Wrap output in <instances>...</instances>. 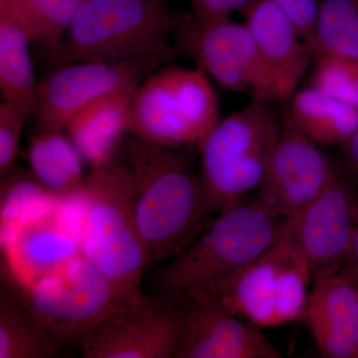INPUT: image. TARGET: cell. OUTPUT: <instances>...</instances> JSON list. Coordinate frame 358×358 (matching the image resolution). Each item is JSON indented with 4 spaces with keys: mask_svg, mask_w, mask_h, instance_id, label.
I'll return each instance as SVG.
<instances>
[{
    "mask_svg": "<svg viewBox=\"0 0 358 358\" xmlns=\"http://www.w3.org/2000/svg\"><path fill=\"white\" fill-rule=\"evenodd\" d=\"M173 148L136 136L127 147L136 222L150 263L178 256L214 216L199 174Z\"/></svg>",
    "mask_w": 358,
    "mask_h": 358,
    "instance_id": "obj_1",
    "label": "cell"
},
{
    "mask_svg": "<svg viewBox=\"0 0 358 358\" xmlns=\"http://www.w3.org/2000/svg\"><path fill=\"white\" fill-rule=\"evenodd\" d=\"M182 20L164 0H83L50 55L59 65L166 63L176 55L169 39Z\"/></svg>",
    "mask_w": 358,
    "mask_h": 358,
    "instance_id": "obj_2",
    "label": "cell"
},
{
    "mask_svg": "<svg viewBox=\"0 0 358 358\" xmlns=\"http://www.w3.org/2000/svg\"><path fill=\"white\" fill-rule=\"evenodd\" d=\"M287 219L271 213L257 197L223 209L160 271L159 296L180 303L201 294L274 246L282 236Z\"/></svg>",
    "mask_w": 358,
    "mask_h": 358,
    "instance_id": "obj_3",
    "label": "cell"
},
{
    "mask_svg": "<svg viewBox=\"0 0 358 358\" xmlns=\"http://www.w3.org/2000/svg\"><path fill=\"white\" fill-rule=\"evenodd\" d=\"M85 207L80 223L82 255L117 286L141 293L150 253L136 216V193L127 166L114 162L85 178Z\"/></svg>",
    "mask_w": 358,
    "mask_h": 358,
    "instance_id": "obj_4",
    "label": "cell"
},
{
    "mask_svg": "<svg viewBox=\"0 0 358 358\" xmlns=\"http://www.w3.org/2000/svg\"><path fill=\"white\" fill-rule=\"evenodd\" d=\"M275 103L253 99L220 120L200 143L199 178L213 215L262 182L284 124Z\"/></svg>",
    "mask_w": 358,
    "mask_h": 358,
    "instance_id": "obj_5",
    "label": "cell"
},
{
    "mask_svg": "<svg viewBox=\"0 0 358 358\" xmlns=\"http://www.w3.org/2000/svg\"><path fill=\"white\" fill-rule=\"evenodd\" d=\"M219 121L217 95L203 71L166 67L134 91L128 133L162 147L199 145Z\"/></svg>",
    "mask_w": 358,
    "mask_h": 358,
    "instance_id": "obj_6",
    "label": "cell"
},
{
    "mask_svg": "<svg viewBox=\"0 0 358 358\" xmlns=\"http://www.w3.org/2000/svg\"><path fill=\"white\" fill-rule=\"evenodd\" d=\"M310 282L308 266L282 236L262 256L195 296L260 327H275L303 319Z\"/></svg>",
    "mask_w": 358,
    "mask_h": 358,
    "instance_id": "obj_7",
    "label": "cell"
},
{
    "mask_svg": "<svg viewBox=\"0 0 358 358\" xmlns=\"http://www.w3.org/2000/svg\"><path fill=\"white\" fill-rule=\"evenodd\" d=\"M21 289V301L57 350L147 296L117 286L83 255L32 288Z\"/></svg>",
    "mask_w": 358,
    "mask_h": 358,
    "instance_id": "obj_8",
    "label": "cell"
},
{
    "mask_svg": "<svg viewBox=\"0 0 358 358\" xmlns=\"http://www.w3.org/2000/svg\"><path fill=\"white\" fill-rule=\"evenodd\" d=\"M179 50L222 88L277 103L274 83L246 23L227 17L183 20Z\"/></svg>",
    "mask_w": 358,
    "mask_h": 358,
    "instance_id": "obj_9",
    "label": "cell"
},
{
    "mask_svg": "<svg viewBox=\"0 0 358 358\" xmlns=\"http://www.w3.org/2000/svg\"><path fill=\"white\" fill-rule=\"evenodd\" d=\"M164 63L138 59L60 65L38 84L39 131H62L85 108L105 96L136 88Z\"/></svg>",
    "mask_w": 358,
    "mask_h": 358,
    "instance_id": "obj_10",
    "label": "cell"
},
{
    "mask_svg": "<svg viewBox=\"0 0 358 358\" xmlns=\"http://www.w3.org/2000/svg\"><path fill=\"white\" fill-rule=\"evenodd\" d=\"M355 229L352 195L336 173L317 199L289 216L282 237L308 266L313 282L345 267Z\"/></svg>",
    "mask_w": 358,
    "mask_h": 358,
    "instance_id": "obj_11",
    "label": "cell"
},
{
    "mask_svg": "<svg viewBox=\"0 0 358 358\" xmlns=\"http://www.w3.org/2000/svg\"><path fill=\"white\" fill-rule=\"evenodd\" d=\"M282 115L281 138L257 199L271 213L289 217L317 199L336 171L317 143L294 124L285 106Z\"/></svg>",
    "mask_w": 358,
    "mask_h": 358,
    "instance_id": "obj_12",
    "label": "cell"
},
{
    "mask_svg": "<svg viewBox=\"0 0 358 358\" xmlns=\"http://www.w3.org/2000/svg\"><path fill=\"white\" fill-rule=\"evenodd\" d=\"M86 358H176L178 305L148 298L101 322L77 341Z\"/></svg>",
    "mask_w": 358,
    "mask_h": 358,
    "instance_id": "obj_13",
    "label": "cell"
},
{
    "mask_svg": "<svg viewBox=\"0 0 358 358\" xmlns=\"http://www.w3.org/2000/svg\"><path fill=\"white\" fill-rule=\"evenodd\" d=\"M178 305L176 358H279L281 353L260 327L194 296Z\"/></svg>",
    "mask_w": 358,
    "mask_h": 358,
    "instance_id": "obj_14",
    "label": "cell"
},
{
    "mask_svg": "<svg viewBox=\"0 0 358 358\" xmlns=\"http://www.w3.org/2000/svg\"><path fill=\"white\" fill-rule=\"evenodd\" d=\"M58 206L23 221L1 239L6 263L21 289L56 274L82 255L80 231Z\"/></svg>",
    "mask_w": 358,
    "mask_h": 358,
    "instance_id": "obj_15",
    "label": "cell"
},
{
    "mask_svg": "<svg viewBox=\"0 0 358 358\" xmlns=\"http://www.w3.org/2000/svg\"><path fill=\"white\" fill-rule=\"evenodd\" d=\"M303 319L322 357L358 358V275L343 268L313 282Z\"/></svg>",
    "mask_w": 358,
    "mask_h": 358,
    "instance_id": "obj_16",
    "label": "cell"
},
{
    "mask_svg": "<svg viewBox=\"0 0 358 358\" xmlns=\"http://www.w3.org/2000/svg\"><path fill=\"white\" fill-rule=\"evenodd\" d=\"M241 13L272 78L277 102L289 103L313 62L312 52L293 21L270 0H253Z\"/></svg>",
    "mask_w": 358,
    "mask_h": 358,
    "instance_id": "obj_17",
    "label": "cell"
},
{
    "mask_svg": "<svg viewBox=\"0 0 358 358\" xmlns=\"http://www.w3.org/2000/svg\"><path fill=\"white\" fill-rule=\"evenodd\" d=\"M136 88L96 101L78 113L66 127L85 162L93 169L113 162L115 148L128 131L129 109Z\"/></svg>",
    "mask_w": 358,
    "mask_h": 358,
    "instance_id": "obj_18",
    "label": "cell"
},
{
    "mask_svg": "<svg viewBox=\"0 0 358 358\" xmlns=\"http://www.w3.org/2000/svg\"><path fill=\"white\" fill-rule=\"evenodd\" d=\"M83 160L70 136L62 131H40L28 148L33 176L63 199L83 192Z\"/></svg>",
    "mask_w": 358,
    "mask_h": 358,
    "instance_id": "obj_19",
    "label": "cell"
},
{
    "mask_svg": "<svg viewBox=\"0 0 358 358\" xmlns=\"http://www.w3.org/2000/svg\"><path fill=\"white\" fill-rule=\"evenodd\" d=\"M291 119L319 145L345 143L358 129V107L341 102L308 86L282 103Z\"/></svg>",
    "mask_w": 358,
    "mask_h": 358,
    "instance_id": "obj_20",
    "label": "cell"
},
{
    "mask_svg": "<svg viewBox=\"0 0 358 358\" xmlns=\"http://www.w3.org/2000/svg\"><path fill=\"white\" fill-rule=\"evenodd\" d=\"M32 43L20 26L0 17V93L9 103L30 119L38 109V84L29 45Z\"/></svg>",
    "mask_w": 358,
    "mask_h": 358,
    "instance_id": "obj_21",
    "label": "cell"
},
{
    "mask_svg": "<svg viewBox=\"0 0 358 358\" xmlns=\"http://www.w3.org/2000/svg\"><path fill=\"white\" fill-rule=\"evenodd\" d=\"M83 0H0V17L20 26L32 43L54 50Z\"/></svg>",
    "mask_w": 358,
    "mask_h": 358,
    "instance_id": "obj_22",
    "label": "cell"
},
{
    "mask_svg": "<svg viewBox=\"0 0 358 358\" xmlns=\"http://www.w3.org/2000/svg\"><path fill=\"white\" fill-rule=\"evenodd\" d=\"M57 352L41 322L23 301L1 292L0 358H48Z\"/></svg>",
    "mask_w": 358,
    "mask_h": 358,
    "instance_id": "obj_23",
    "label": "cell"
},
{
    "mask_svg": "<svg viewBox=\"0 0 358 358\" xmlns=\"http://www.w3.org/2000/svg\"><path fill=\"white\" fill-rule=\"evenodd\" d=\"M308 48L313 58L338 55L358 60V0H320Z\"/></svg>",
    "mask_w": 358,
    "mask_h": 358,
    "instance_id": "obj_24",
    "label": "cell"
},
{
    "mask_svg": "<svg viewBox=\"0 0 358 358\" xmlns=\"http://www.w3.org/2000/svg\"><path fill=\"white\" fill-rule=\"evenodd\" d=\"M34 176H16L2 185L0 204V239L23 221L50 210L62 202Z\"/></svg>",
    "mask_w": 358,
    "mask_h": 358,
    "instance_id": "obj_25",
    "label": "cell"
},
{
    "mask_svg": "<svg viewBox=\"0 0 358 358\" xmlns=\"http://www.w3.org/2000/svg\"><path fill=\"white\" fill-rule=\"evenodd\" d=\"M310 86L341 102L358 107V60L338 55L313 58Z\"/></svg>",
    "mask_w": 358,
    "mask_h": 358,
    "instance_id": "obj_26",
    "label": "cell"
},
{
    "mask_svg": "<svg viewBox=\"0 0 358 358\" xmlns=\"http://www.w3.org/2000/svg\"><path fill=\"white\" fill-rule=\"evenodd\" d=\"M28 117L9 103L0 105V176L3 179L13 169L21 134Z\"/></svg>",
    "mask_w": 358,
    "mask_h": 358,
    "instance_id": "obj_27",
    "label": "cell"
},
{
    "mask_svg": "<svg viewBox=\"0 0 358 358\" xmlns=\"http://www.w3.org/2000/svg\"><path fill=\"white\" fill-rule=\"evenodd\" d=\"M293 21L301 38L308 46L312 42L320 0H270Z\"/></svg>",
    "mask_w": 358,
    "mask_h": 358,
    "instance_id": "obj_28",
    "label": "cell"
},
{
    "mask_svg": "<svg viewBox=\"0 0 358 358\" xmlns=\"http://www.w3.org/2000/svg\"><path fill=\"white\" fill-rule=\"evenodd\" d=\"M193 17L213 20L227 17L232 13L230 0H192Z\"/></svg>",
    "mask_w": 358,
    "mask_h": 358,
    "instance_id": "obj_29",
    "label": "cell"
},
{
    "mask_svg": "<svg viewBox=\"0 0 358 358\" xmlns=\"http://www.w3.org/2000/svg\"><path fill=\"white\" fill-rule=\"evenodd\" d=\"M343 148L348 166L358 176V129L343 143Z\"/></svg>",
    "mask_w": 358,
    "mask_h": 358,
    "instance_id": "obj_30",
    "label": "cell"
},
{
    "mask_svg": "<svg viewBox=\"0 0 358 358\" xmlns=\"http://www.w3.org/2000/svg\"><path fill=\"white\" fill-rule=\"evenodd\" d=\"M345 268L358 275V225L353 233L352 246H350V255Z\"/></svg>",
    "mask_w": 358,
    "mask_h": 358,
    "instance_id": "obj_31",
    "label": "cell"
}]
</instances>
